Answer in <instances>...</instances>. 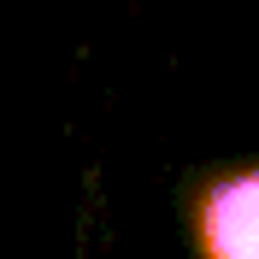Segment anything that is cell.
Returning <instances> with one entry per match:
<instances>
[{
	"mask_svg": "<svg viewBox=\"0 0 259 259\" xmlns=\"http://www.w3.org/2000/svg\"><path fill=\"white\" fill-rule=\"evenodd\" d=\"M189 236L200 259H259V165H224L189 183Z\"/></svg>",
	"mask_w": 259,
	"mask_h": 259,
	"instance_id": "obj_1",
	"label": "cell"
}]
</instances>
